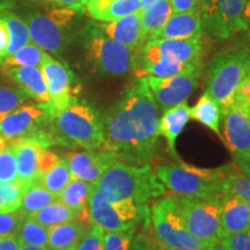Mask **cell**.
<instances>
[{
  "label": "cell",
  "instance_id": "36",
  "mask_svg": "<svg viewBox=\"0 0 250 250\" xmlns=\"http://www.w3.org/2000/svg\"><path fill=\"white\" fill-rule=\"evenodd\" d=\"M18 180V166L15 158V144L9 143L0 147V182Z\"/></svg>",
  "mask_w": 250,
  "mask_h": 250
},
{
  "label": "cell",
  "instance_id": "46",
  "mask_svg": "<svg viewBox=\"0 0 250 250\" xmlns=\"http://www.w3.org/2000/svg\"><path fill=\"white\" fill-rule=\"evenodd\" d=\"M76 14V11L71 8H65V9H56V11L51 12L48 17L51 19L52 21H55L56 23L59 26L64 27L68 21L71 20L72 17Z\"/></svg>",
  "mask_w": 250,
  "mask_h": 250
},
{
  "label": "cell",
  "instance_id": "28",
  "mask_svg": "<svg viewBox=\"0 0 250 250\" xmlns=\"http://www.w3.org/2000/svg\"><path fill=\"white\" fill-rule=\"evenodd\" d=\"M190 117L220 136V107L208 93L203 94L195 107L190 109Z\"/></svg>",
  "mask_w": 250,
  "mask_h": 250
},
{
  "label": "cell",
  "instance_id": "53",
  "mask_svg": "<svg viewBox=\"0 0 250 250\" xmlns=\"http://www.w3.org/2000/svg\"><path fill=\"white\" fill-rule=\"evenodd\" d=\"M206 250H230V249H228L226 246H224L223 243L219 241L217 243H214L213 246H211L210 248H208Z\"/></svg>",
  "mask_w": 250,
  "mask_h": 250
},
{
  "label": "cell",
  "instance_id": "57",
  "mask_svg": "<svg viewBox=\"0 0 250 250\" xmlns=\"http://www.w3.org/2000/svg\"><path fill=\"white\" fill-rule=\"evenodd\" d=\"M59 250H77V246H71V247H67V248L59 249Z\"/></svg>",
  "mask_w": 250,
  "mask_h": 250
},
{
  "label": "cell",
  "instance_id": "20",
  "mask_svg": "<svg viewBox=\"0 0 250 250\" xmlns=\"http://www.w3.org/2000/svg\"><path fill=\"white\" fill-rule=\"evenodd\" d=\"M202 19L199 8L193 11L171 13L166 23L151 37V40H191L202 39Z\"/></svg>",
  "mask_w": 250,
  "mask_h": 250
},
{
  "label": "cell",
  "instance_id": "9",
  "mask_svg": "<svg viewBox=\"0 0 250 250\" xmlns=\"http://www.w3.org/2000/svg\"><path fill=\"white\" fill-rule=\"evenodd\" d=\"M220 197L187 198L180 197L186 226L191 235L206 250L220 241Z\"/></svg>",
  "mask_w": 250,
  "mask_h": 250
},
{
  "label": "cell",
  "instance_id": "11",
  "mask_svg": "<svg viewBox=\"0 0 250 250\" xmlns=\"http://www.w3.org/2000/svg\"><path fill=\"white\" fill-rule=\"evenodd\" d=\"M247 0H201L203 33L211 39L226 41L243 31Z\"/></svg>",
  "mask_w": 250,
  "mask_h": 250
},
{
  "label": "cell",
  "instance_id": "26",
  "mask_svg": "<svg viewBox=\"0 0 250 250\" xmlns=\"http://www.w3.org/2000/svg\"><path fill=\"white\" fill-rule=\"evenodd\" d=\"M86 226L85 220L76 219L68 223L50 227L49 248L51 250H59L71 246H77L87 230Z\"/></svg>",
  "mask_w": 250,
  "mask_h": 250
},
{
  "label": "cell",
  "instance_id": "37",
  "mask_svg": "<svg viewBox=\"0 0 250 250\" xmlns=\"http://www.w3.org/2000/svg\"><path fill=\"white\" fill-rule=\"evenodd\" d=\"M226 191L241 197L250 208V181L233 165H230L226 176Z\"/></svg>",
  "mask_w": 250,
  "mask_h": 250
},
{
  "label": "cell",
  "instance_id": "43",
  "mask_svg": "<svg viewBox=\"0 0 250 250\" xmlns=\"http://www.w3.org/2000/svg\"><path fill=\"white\" fill-rule=\"evenodd\" d=\"M220 242L230 250H250V230L224 235Z\"/></svg>",
  "mask_w": 250,
  "mask_h": 250
},
{
  "label": "cell",
  "instance_id": "1",
  "mask_svg": "<svg viewBox=\"0 0 250 250\" xmlns=\"http://www.w3.org/2000/svg\"><path fill=\"white\" fill-rule=\"evenodd\" d=\"M159 108L147 86L138 77L102 118L103 148L124 164L143 166L156 154Z\"/></svg>",
  "mask_w": 250,
  "mask_h": 250
},
{
  "label": "cell",
  "instance_id": "40",
  "mask_svg": "<svg viewBox=\"0 0 250 250\" xmlns=\"http://www.w3.org/2000/svg\"><path fill=\"white\" fill-rule=\"evenodd\" d=\"M27 218L21 210L0 213V235H17Z\"/></svg>",
  "mask_w": 250,
  "mask_h": 250
},
{
  "label": "cell",
  "instance_id": "30",
  "mask_svg": "<svg viewBox=\"0 0 250 250\" xmlns=\"http://www.w3.org/2000/svg\"><path fill=\"white\" fill-rule=\"evenodd\" d=\"M28 218L34 219V220L43 225V226L50 228L57 226V225L68 223V221L76 220V219H79L80 217L76 211L67 208L66 205L62 204V202H59L57 199V201L50 203L49 205L44 206V208H41L40 211L35 212V213H33Z\"/></svg>",
  "mask_w": 250,
  "mask_h": 250
},
{
  "label": "cell",
  "instance_id": "47",
  "mask_svg": "<svg viewBox=\"0 0 250 250\" xmlns=\"http://www.w3.org/2000/svg\"><path fill=\"white\" fill-rule=\"evenodd\" d=\"M170 2L173 13H180L199 8L201 0H170Z\"/></svg>",
  "mask_w": 250,
  "mask_h": 250
},
{
  "label": "cell",
  "instance_id": "31",
  "mask_svg": "<svg viewBox=\"0 0 250 250\" xmlns=\"http://www.w3.org/2000/svg\"><path fill=\"white\" fill-rule=\"evenodd\" d=\"M71 180L72 175L67 159H61L51 169L37 177L41 186L44 187L49 192L56 197L61 195V192L70 183Z\"/></svg>",
  "mask_w": 250,
  "mask_h": 250
},
{
  "label": "cell",
  "instance_id": "7",
  "mask_svg": "<svg viewBox=\"0 0 250 250\" xmlns=\"http://www.w3.org/2000/svg\"><path fill=\"white\" fill-rule=\"evenodd\" d=\"M87 214L89 223L98 225L104 232L136 230L139 225H151V208L147 204L110 202L95 189L89 197Z\"/></svg>",
  "mask_w": 250,
  "mask_h": 250
},
{
  "label": "cell",
  "instance_id": "39",
  "mask_svg": "<svg viewBox=\"0 0 250 250\" xmlns=\"http://www.w3.org/2000/svg\"><path fill=\"white\" fill-rule=\"evenodd\" d=\"M134 230L125 232H104L103 250H130Z\"/></svg>",
  "mask_w": 250,
  "mask_h": 250
},
{
  "label": "cell",
  "instance_id": "59",
  "mask_svg": "<svg viewBox=\"0 0 250 250\" xmlns=\"http://www.w3.org/2000/svg\"><path fill=\"white\" fill-rule=\"evenodd\" d=\"M93 1H105V0H93Z\"/></svg>",
  "mask_w": 250,
  "mask_h": 250
},
{
  "label": "cell",
  "instance_id": "4",
  "mask_svg": "<svg viewBox=\"0 0 250 250\" xmlns=\"http://www.w3.org/2000/svg\"><path fill=\"white\" fill-rule=\"evenodd\" d=\"M86 58L96 72L105 76L121 77L136 73L144 77L139 61V51L115 42L96 29L94 24L85 31Z\"/></svg>",
  "mask_w": 250,
  "mask_h": 250
},
{
  "label": "cell",
  "instance_id": "14",
  "mask_svg": "<svg viewBox=\"0 0 250 250\" xmlns=\"http://www.w3.org/2000/svg\"><path fill=\"white\" fill-rule=\"evenodd\" d=\"M40 68L48 87L49 108L55 116L77 101L74 76L66 65L56 61L49 54H45Z\"/></svg>",
  "mask_w": 250,
  "mask_h": 250
},
{
  "label": "cell",
  "instance_id": "21",
  "mask_svg": "<svg viewBox=\"0 0 250 250\" xmlns=\"http://www.w3.org/2000/svg\"><path fill=\"white\" fill-rule=\"evenodd\" d=\"M5 74L15 81L21 89L41 104L50 105L48 87L40 67H5Z\"/></svg>",
  "mask_w": 250,
  "mask_h": 250
},
{
  "label": "cell",
  "instance_id": "61",
  "mask_svg": "<svg viewBox=\"0 0 250 250\" xmlns=\"http://www.w3.org/2000/svg\"><path fill=\"white\" fill-rule=\"evenodd\" d=\"M248 76L250 77V64H249V71H248Z\"/></svg>",
  "mask_w": 250,
  "mask_h": 250
},
{
  "label": "cell",
  "instance_id": "48",
  "mask_svg": "<svg viewBox=\"0 0 250 250\" xmlns=\"http://www.w3.org/2000/svg\"><path fill=\"white\" fill-rule=\"evenodd\" d=\"M19 247L17 235H0V250H19Z\"/></svg>",
  "mask_w": 250,
  "mask_h": 250
},
{
  "label": "cell",
  "instance_id": "16",
  "mask_svg": "<svg viewBox=\"0 0 250 250\" xmlns=\"http://www.w3.org/2000/svg\"><path fill=\"white\" fill-rule=\"evenodd\" d=\"M66 159L72 179L81 180L94 186L112 165L120 161L114 153L107 149L71 153Z\"/></svg>",
  "mask_w": 250,
  "mask_h": 250
},
{
  "label": "cell",
  "instance_id": "17",
  "mask_svg": "<svg viewBox=\"0 0 250 250\" xmlns=\"http://www.w3.org/2000/svg\"><path fill=\"white\" fill-rule=\"evenodd\" d=\"M94 26L109 39L130 49L139 51L147 42L140 20V11L110 22L94 23Z\"/></svg>",
  "mask_w": 250,
  "mask_h": 250
},
{
  "label": "cell",
  "instance_id": "5",
  "mask_svg": "<svg viewBox=\"0 0 250 250\" xmlns=\"http://www.w3.org/2000/svg\"><path fill=\"white\" fill-rule=\"evenodd\" d=\"M250 51L234 49L221 52L211 62L206 78V89L221 110V117L235 100L237 89L248 76Z\"/></svg>",
  "mask_w": 250,
  "mask_h": 250
},
{
  "label": "cell",
  "instance_id": "52",
  "mask_svg": "<svg viewBox=\"0 0 250 250\" xmlns=\"http://www.w3.org/2000/svg\"><path fill=\"white\" fill-rule=\"evenodd\" d=\"M19 250H51L48 247H41V246H28V245H20Z\"/></svg>",
  "mask_w": 250,
  "mask_h": 250
},
{
  "label": "cell",
  "instance_id": "6",
  "mask_svg": "<svg viewBox=\"0 0 250 250\" xmlns=\"http://www.w3.org/2000/svg\"><path fill=\"white\" fill-rule=\"evenodd\" d=\"M51 126L56 138L66 145L73 144L87 151L103 148L102 120L86 103H72L55 115Z\"/></svg>",
  "mask_w": 250,
  "mask_h": 250
},
{
  "label": "cell",
  "instance_id": "44",
  "mask_svg": "<svg viewBox=\"0 0 250 250\" xmlns=\"http://www.w3.org/2000/svg\"><path fill=\"white\" fill-rule=\"evenodd\" d=\"M61 160V158L56 154V153L49 151L48 148L44 147L42 149L40 155V162H39V173L40 175L44 174L49 169H51L57 162Z\"/></svg>",
  "mask_w": 250,
  "mask_h": 250
},
{
  "label": "cell",
  "instance_id": "55",
  "mask_svg": "<svg viewBox=\"0 0 250 250\" xmlns=\"http://www.w3.org/2000/svg\"><path fill=\"white\" fill-rule=\"evenodd\" d=\"M15 0H0V9H4L12 4Z\"/></svg>",
  "mask_w": 250,
  "mask_h": 250
},
{
  "label": "cell",
  "instance_id": "19",
  "mask_svg": "<svg viewBox=\"0 0 250 250\" xmlns=\"http://www.w3.org/2000/svg\"><path fill=\"white\" fill-rule=\"evenodd\" d=\"M219 219L223 236L250 230V208L241 197L230 191H225L220 197Z\"/></svg>",
  "mask_w": 250,
  "mask_h": 250
},
{
  "label": "cell",
  "instance_id": "12",
  "mask_svg": "<svg viewBox=\"0 0 250 250\" xmlns=\"http://www.w3.org/2000/svg\"><path fill=\"white\" fill-rule=\"evenodd\" d=\"M166 58L170 61L202 66L203 43L202 39L148 40L139 51L142 70L147 65Z\"/></svg>",
  "mask_w": 250,
  "mask_h": 250
},
{
  "label": "cell",
  "instance_id": "49",
  "mask_svg": "<svg viewBox=\"0 0 250 250\" xmlns=\"http://www.w3.org/2000/svg\"><path fill=\"white\" fill-rule=\"evenodd\" d=\"M234 162H235L237 169L241 171L247 179L250 181V153L248 155L242 156V158L235 159Z\"/></svg>",
  "mask_w": 250,
  "mask_h": 250
},
{
  "label": "cell",
  "instance_id": "29",
  "mask_svg": "<svg viewBox=\"0 0 250 250\" xmlns=\"http://www.w3.org/2000/svg\"><path fill=\"white\" fill-rule=\"evenodd\" d=\"M57 199L58 197L52 195L44 187L41 186L37 179L29 181V182H27L26 188H24L20 210L27 217H30L33 213L40 211L41 208L49 205L50 203L57 201Z\"/></svg>",
  "mask_w": 250,
  "mask_h": 250
},
{
  "label": "cell",
  "instance_id": "24",
  "mask_svg": "<svg viewBox=\"0 0 250 250\" xmlns=\"http://www.w3.org/2000/svg\"><path fill=\"white\" fill-rule=\"evenodd\" d=\"M85 6L94 20L100 22H110L140 11V0H88Z\"/></svg>",
  "mask_w": 250,
  "mask_h": 250
},
{
  "label": "cell",
  "instance_id": "58",
  "mask_svg": "<svg viewBox=\"0 0 250 250\" xmlns=\"http://www.w3.org/2000/svg\"><path fill=\"white\" fill-rule=\"evenodd\" d=\"M87 1H88V0H81V6H83V7H85V5L87 4Z\"/></svg>",
  "mask_w": 250,
  "mask_h": 250
},
{
  "label": "cell",
  "instance_id": "33",
  "mask_svg": "<svg viewBox=\"0 0 250 250\" xmlns=\"http://www.w3.org/2000/svg\"><path fill=\"white\" fill-rule=\"evenodd\" d=\"M1 14L8 28L9 43L7 48V56H9L17 51V50L22 48L23 45L31 42L29 29H28V24L26 21L20 17H18L17 14L12 13L9 11H1Z\"/></svg>",
  "mask_w": 250,
  "mask_h": 250
},
{
  "label": "cell",
  "instance_id": "15",
  "mask_svg": "<svg viewBox=\"0 0 250 250\" xmlns=\"http://www.w3.org/2000/svg\"><path fill=\"white\" fill-rule=\"evenodd\" d=\"M199 76L201 71L179 74L170 78L146 76V81L159 110L164 112L174 105L187 101L198 87Z\"/></svg>",
  "mask_w": 250,
  "mask_h": 250
},
{
  "label": "cell",
  "instance_id": "34",
  "mask_svg": "<svg viewBox=\"0 0 250 250\" xmlns=\"http://www.w3.org/2000/svg\"><path fill=\"white\" fill-rule=\"evenodd\" d=\"M202 66H196L191 64L170 61V59L161 58L158 62H153L143 68L144 76L155 78H170L179 74L190 73V72L201 71Z\"/></svg>",
  "mask_w": 250,
  "mask_h": 250
},
{
  "label": "cell",
  "instance_id": "13",
  "mask_svg": "<svg viewBox=\"0 0 250 250\" xmlns=\"http://www.w3.org/2000/svg\"><path fill=\"white\" fill-rule=\"evenodd\" d=\"M221 120L224 122L225 144L234 160L248 155L250 153L249 99L236 95Z\"/></svg>",
  "mask_w": 250,
  "mask_h": 250
},
{
  "label": "cell",
  "instance_id": "54",
  "mask_svg": "<svg viewBox=\"0 0 250 250\" xmlns=\"http://www.w3.org/2000/svg\"><path fill=\"white\" fill-rule=\"evenodd\" d=\"M154 1L155 0H140V11H143V9L148 7V6Z\"/></svg>",
  "mask_w": 250,
  "mask_h": 250
},
{
  "label": "cell",
  "instance_id": "23",
  "mask_svg": "<svg viewBox=\"0 0 250 250\" xmlns=\"http://www.w3.org/2000/svg\"><path fill=\"white\" fill-rule=\"evenodd\" d=\"M15 158L18 166V180L21 182H29L40 176L39 162L40 155L44 146L30 138L18 139L15 142Z\"/></svg>",
  "mask_w": 250,
  "mask_h": 250
},
{
  "label": "cell",
  "instance_id": "38",
  "mask_svg": "<svg viewBox=\"0 0 250 250\" xmlns=\"http://www.w3.org/2000/svg\"><path fill=\"white\" fill-rule=\"evenodd\" d=\"M27 94L9 87L0 86V121L9 112L14 111L26 101Z\"/></svg>",
  "mask_w": 250,
  "mask_h": 250
},
{
  "label": "cell",
  "instance_id": "10",
  "mask_svg": "<svg viewBox=\"0 0 250 250\" xmlns=\"http://www.w3.org/2000/svg\"><path fill=\"white\" fill-rule=\"evenodd\" d=\"M52 118L48 104H22L0 121V136L12 142L30 138L46 147L55 138L51 133L44 132L42 126Z\"/></svg>",
  "mask_w": 250,
  "mask_h": 250
},
{
  "label": "cell",
  "instance_id": "18",
  "mask_svg": "<svg viewBox=\"0 0 250 250\" xmlns=\"http://www.w3.org/2000/svg\"><path fill=\"white\" fill-rule=\"evenodd\" d=\"M30 41L34 44L50 54L59 55L65 46V34L62 27L52 21L48 15L39 13L27 18Z\"/></svg>",
  "mask_w": 250,
  "mask_h": 250
},
{
  "label": "cell",
  "instance_id": "3",
  "mask_svg": "<svg viewBox=\"0 0 250 250\" xmlns=\"http://www.w3.org/2000/svg\"><path fill=\"white\" fill-rule=\"evenodd\" d=\"M230 165L217 169H204L186 164L161 165L155 174L165 188L180 197L208 198L226 191V176Z\"/></svg>",
  "mask_w": 250,
  "mask_h": 250
},
{
  "label": "cell",
  "instance_id": "42",
  "mask_svg": "<svg viewBox=\"0 0 250 250\" xmlns=\"http://www.w3.org/2000/svg\"><path fill=\"white\" fill-rule=\"evenodd\" d=\"M148 226H144L143 230L134 233L132 241L130 245V250H158L159 241L154 233L149 232Z\"/></svg>",
  "mask_w": 250,
  "mask_h": 250
},
{
  "label": "cell",
  "instance_id": "51",
  "mask_svg": "<svg viewBox=\"0 0 250 250\" xmlns=\"http://www.w3.org/2000/svg\"><path fill=\"white\" fill-rule=\"evenodd\" d=\"M243 22H245V28L243 31L246 33L247 41H248L250 46V0L247 1L246 8H245V15H243Z\"/></svg>",
  "mask_w": 250,
  "mask_h": 250
},
{
  "label": "cell",
  "instance_id": "25",
  "mask_svg": "<svg viewBox=\"0 0 250 250\" xmlns=\"http://www.w3.org/2000/svg\"><path fill=\"white\" fill-rule=\"evenodd\" d=\"M94 189H95L94 184L83 182L78 179H72L61 192V195L58 196V201L76 211L79 214V219L86 221V219L88 220L87 205H88L89 197L93 193Z\"/></svg>",
  "mask_w": 250,
  "mask_h": 250
},
{
  "label": "cell",
  "instance_id": "45",
  "mask_svg": "<svg viewBox=\"0 0 250 250\" xmlns=\"http://www.w3.org/2000/svg\"><path fill=\"white\" fill-rule=\"evenodd\" d=\"M9 43V34L7 23H6L1 11H0V62L7 57V48Z\"/></svg>",
  "mask_w": 250,
  "mask_h": 250
},
{
  "label": "cell",
  "instance_id": "32",
  "mask_svg": "<svg viewBox=\"0 0 250 250\" xmlns=\"http://www.w3.org/2000/svg\"><path fill=\"white\" fill-rule=\"evenodd\" d=\"M46 51L33 42L23 45L2 61L5 67H41Z\"/></svg>",
  "mask_w": 250,
  "mask_h": 250
},
{
  "label": "cell",
  "instance_id": "41",
  "mask_svg": "<svg viewBox=\"0 0 250 250\" xmlns=\"http://www.w3.org/2000/svg\"><path fill=\"white\" fill-rule=\"evenodd\" d=\"M104 230L98 225H93L86 230L77 245V250H103Z\"/></svg>",
  "mask_w": 250,
  "mask_h": 250
},
{
  "label": "cell",
  "instance_id": "60",
  "mask_svg": "<svg viewBox=\"0 0 250 250\" xmlns=\"http://www.w3.org/2000/svg\"><path fill=\"white\" fill-rule=\"evenodd\" d=\"M249 112H250V94H249Z\"/></svg>",
  "mask_w": 250,
  "mask_h": 250
},
{
  "label": "cell",
  "instance_id": "56",
  "mask_svg": "<svg viewBox=\"0 0 250 250\" xmlns=\"http://www.w3.org/2000/svg\"><path fill=\"white\" fill-rule=\"evenodd\" d=\"M158 250H175V249H171V248H168V247H166L165 245H162V243L159 241V245H158Z\"/></svg>",
  "mask_w": 250,
  "mask_h": 250
},
{
  "label": "cell",
  "instance_id": "2",
  "mask_svg": "<svg viewBox=\"0 0 250 250\" xmlns=\"http://www.w3.org/2000/svg\"><path fill=\"white\" fill-rule=\"evenodd\" d=\"M95 190L110 202L131 201L147 204L167 192L148 164L134 166L118 161L95 183Z\"/></svg>",
  "mask_w": 250,
  "mask_h": 250
},
{
  "label": "cell",
  "instance_id": "35",
  "mask_svg": "<svg viewBox=\"0 0 250 250\" xmlns=\"http://www.w3.org/2000/svg\"><path fill=\"white\" fill-rule=\"evenodd\" d=\"M49 229L31 218H27L21 225L17 237L20 245L46 247L49 243Z\"/></svg>",
  "mask_w": 250,
  "mask_h": 250
},
{
  "label": "cell",
  "instance_id": "8",
  "mask_svg": "<svg viewBox=\"0 0 250 250\" xmlns=\"http://www.w3.org/2000/svg\"><path fill=\"white\" fill-rule=\"evenodd\" d=\"M153 233L158 241L175 250H203L186 226L180 196L160 198L151 208Z\"/></svg>",
  "mask_w": 250,
  "mask_h": 250
},
{
  "label": "cell",
  "instance_id": "50",
  "mask_svg": "<svg viewBox=\"0 0 250 250\" xmlns=\"http://www.w3.org/2000/svg\"><path fill=\"white\" fill-rule=\"evenodd\" d=\"M45 1L51 2V4L62 6V7H67L74 11H80L83 7L81 6V0H45Z\"/></svg>",
  "mask_w": 250,
  "mask_h": 250
},
{
  "label": "cell",
  "instance_id": "22",
  "mask_svg": "<svg viewBox=\"0 0 250 250\" xmlns=\"http://www.w3.org/2000/svg\"><path fill=\"white\" fill-rule=\"evenodd\" d=\"M190 118H191L190 117V108L187 101L165 110L162 112L161 118H159V134L165 137L168 152L176 159L179 158L176 148H175L176 139L179 138Z\"/></svg>",
  "mask_w": 250,
  "mask_h": 250
},
{
  "label": "cell",
  "instance_id": "27",
  "mask_svg": "<svg viewBox=\"0 0 250 250\" xmlns=\"http://www.w3.org/2000/svg\"><path fill=\"white\" fill-rule=\"evenodd\" d=\"M173 13L170 0H155L148 7L140 11V20L146 40H151L158 30L166 23Z\"/></svg>",
  "mask_w": 250,
  "mask_h": 250
}]
</instances>
